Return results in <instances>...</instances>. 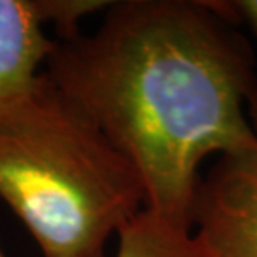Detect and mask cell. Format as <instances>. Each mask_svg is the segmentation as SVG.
Listing matches in <instances>:
<instances>
[{"instance_id":"cell-1","label":"cell","mask_w":257,"mask_h":257,"mask_svg":"<svg viewBox=\"0 0 257 257\" xmlns=\"http://www.w3.org/2000/svg\"><path fill=\"white\" fill-rule=\"evenodd\" d=\"M44 72L136 169L146 209L192 229L199 167L257 142L249 42L209 0L110 2L94 34L57 40Z\"/></svg>"},{"instance_id":"cell-2","label":"cell","mask_w":257,"mask_h":257,"mask_svg":"<svg viewBox=\"0 0 257 257\" xmlns=\"http://www.w3.org/2000/svg\"><path fill=\"white\" fill-rule=\"evenodd\" d=\"M0 197L44 257H104L146 209L136 169L45 72L0 112Z\"/></svg>"},{"instance_id":"cell-3","label":"cell","mask_w":257,"mask_h":257,"mask_svg":"<svg viewBox=\"0 0 257 257\" xmlns=\"http://www.w3.org/2000/svg\"><path fill=\"white\" fill-rule=\"evenodd\" d=\"M191 225L215 257H257V142L199 179Z\"/></svg>"},{"instance_id":"cell-4","label":"cell","mask_w":257,"mask_h":257,"mask_svg":"<svg viewBox=\"0 0 257 257\" xmlns=\"http://www.w3.org/2000/svg\"><path fill=\"white\" fill-rule=\"evenodd\" d=\"M42 25L35 0H0V112L34 90L52 54Z\"/></svg>"},{"instance_id":"cell-5","label":"cell","mask_w":257,"mask_h":257,"mask_svg":"<svg viewBox=\"0 0 257 257\" xmlns=\"http://www.w3.org/2000/svg\"><path fill=\"white\" fill-rule=\"evenodd\" d=\"M115 257H215L192 229L179 227L149 209L117 232Z\"/></svg>"},{"instance_id":"cell-6","label":"cell","mask_w":257,"mask_h":257,"mask_svg":"<svg viewBox=\"0 0 257 257\" xmlns=\"http://www.w3.org/2000/svg\"><path fill=\"white\" fill-rule=\"evenodd\" d=\"M109 5V0H35L42 22L54 24L57 40L79 35L80 20L97 10H105Z\"/></svg>"},{"instance_id":"cell-7","label":"cell","mask_w":257,"mask_h":257,"mask_svg":"<svg viewBox=\"0 0 257 257\" xmlns=\"http://www.w3.org/2000/svg\"><path fill=\"white\" fill-rule=\"evenodd\" d=\"M230 24H242L257 40V0H209Z\"/></svg>"},{"instance_id":"cell-8","label":"cell","mask_w":257,"mask_h":257,"mask_svg":"<svg viewBox=\"0 0 257 257\" xmlns=\"http://www.w3.org/2000/svg\"><path fill=\"white\" fill-rule=\"evenodd\" d=\"M247 115H249L250 125H252L255 136H257V85H255V89L252 90V94H250V97H249V102H247Z\"/></svg>"},{"instance_id":"cell-9","label":"cell","mask_w":257,"mask_h":257,"mask_svg":"<svg viewBox=\"0 0 257 257\" xmlns=\"http://www.w3.org/2000/svg\"><path fill=\"white\" fill-rule=\"evenodd\" d=\"M0 257H5V255H4V252H2V250H0Z\"/></svg>"}]
</instances>
